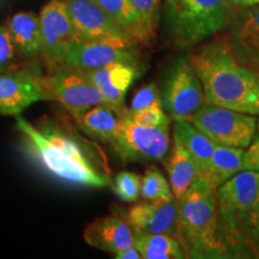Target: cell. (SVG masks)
Listing matches in <instances>:
<instances>
[{
	"label": "cell",
	"mask_w": 259,
	"mask_h": 259,
	"mask_svg": "<svg viewBox=\"0 0 259 259\" xmlns=\"http://www.w3.org/2000/svg\"><path fill=\"white\" fill-rule=\"evenodd\" d=\"M257 131H258V136H259V119H258V121H257Z\"/></svg>",
	"instance_id": "e575fe53"
},
{
	"label": "cell",
	"mask_w": 259,
	"mask_h": 259,
	"mask_svg": "<svg viewBox=\"0 0 259 259\" xmlns=\"http://www.w3.org/2000/svg\"><path fill=\"white\" fill-rule=\"evenodd\" d=\"M119 27L130 35L137 44L148 41L150 38L147 28L141 16L132 5L131 0H93Z\"/></svg>",
	"instance_id": "7402d4cb"
},
{
	"label": "cell",
	"mask_w": 259,
	"mask_h": 259,
	"mask_svg": "<svg viewBox=\"0 0 259 259\" xmlns=\"http://www.w3.org/2000/svg\"><path fill=\"white\" fill-rule=\"evenodd\" d=\"M6 24L16 53L23 58L42 56V32L38 15L34 12H18Z\"/></svg>",
	"instance_id": "d6986e66"
},
{
	"label": "cell",
	"mask_w": 259,
	"mask_h": 259,
	"mask_svg": "<svg viewBox=\"0 0 259 259\" xmlns=\"http://www.w3.org/2000/svg\"><path fill=\"white\" fill-rule=\"evenodd\" d=\"M130 120L139 126L145 127H161V126L169 125V116L162 108V102L154 103V105L145 107L143 109L130 113L127 112Z\"/></svg>",
	"instance_id": "4316f807"
},
{
	"label": "cell",
	"mask_w": 259,
	"mask_h": 259,
	"mask_svg": "<svg viewBox=\"0 0 259 259\" xmlns=\"http://www.w3.org/2000/svg\"><path fill=\"white\" fill-rule=\"evenodd\" d=\"M164 166L169 178V185L174 198L180 200L191 185L198 179V173L189 151L176 136L173 139V148L169 156L164 161Z\"/></svg>",
	"instance_id": "ffe728a7"
},
{
	"label": "cell",
	"mask_w": 259,
	"mask_h": 259,
	"mask_svg": "<svg viewBox=\"0 0 259 259\" xmlns=\"http://www.w3.org/2000/svg\"><path fill=\"white\" fill-rule=\"evenodd\" d=\"M135 246L143 259L186 258L179 240L171 235L136 234Z\"/></svg>",
	"instance_id": "cb8c5ba5"
},
{
	"label": "cell",
	"mask_w": 259,
	"mask_h": 259,
	"mask_svg": "<svg viewBox=\"0 0 259 259\" xmlns=\"http://www.w3.org/2000/svg\"><path fill=\"white\" fill-rule=\"evenodd\" d=\"M141 196L145 200L174 199L170 185L157 167L151 166L145 170L142 178Z\"/></svg>",
	"instance_id": "d4e9b609"
},
{
	"label": "cell",
	"mask_w": 259,
	"mask_h": 259,
	"mask_svg": "<svg viewBox=\"0 0 259 259\" xmlns=\"http://www.w3.org/2000/svg\"><path fill=\"white\" fill-rule=\"evenodd\" d=\"M150 36H153L160 19L161 0H131Z\"/></svg>",
	"instance_id": "83f0119b"
},
{
	"label": "cell",
	"mask_w": 259,
	"mask_h": 259,
	"mask_svg": "<svg viewBox=\"0 0 259 259\" xmlns=\"http://www.w3.org/2000/svg\"><path fill=\"white\" fill-rule=\"evenodd\" d=\"M38 17L42 32V57L51 67L63 64L69 52L79 42L64 0H48Z\"/></svg>",
	"instance_id": "30bf717a"
},
{
	"label": "cell",
	"mask_w": 259,
	"mask_h": 259,
	"mask_svg": "<svg viewBox=\"0 0 259 259\" xmlns=\"http://www.w3.org/2000/svg\"><path fill=\"white\" fill-rule=\"evenodd\" d=\"M126 111H118L106 102L92 107L73 120L77 127L83 132L87 137L96 142L108 143L114 137L116 130L120 124L122 115Z\"/></svg>",
	"instance_id": "ac0fdd59"
},
{
	"label": "cell",
	"mask_w": 259,
	"mask_h": 259,
	"mask_svg": "<svg viewBox=\"0 0 259 259\" xmlns=\"http://www.w3.org/2000/svg\"><path fill=\"white\" fill-rule=\"evenodd\" d=\"M25 150L47 173L71 185L103 189L112 185L106 155L63 116H44L36 124L16 115Z\"/></svg>",
	"instance_id": "6da1fadb"
},
{
	"label": "cell",
	"mask_w": 259,
	"mask_h": 259,
	"mask_svg": "<svg viewBox=\"0 0 259 259\" xmlns=\"http://www.w3.org/2000/svg\"><path fill=\"white\" fill-rule=\"evenodd\" d=\"M16 50L12 44L8 24L0 25V74L16 67Z\"/></svg>",
	"instance_id": "f1b7e54d"
},
{
	"label": "cell",
	"mask_w": 259,
	"mask_h": 259,
	"mask_svg": "<svg viewBox=\"0 0 259 259\" xmlns=\"http://www.w3.org/2000/svg\"><path fill=\"white\" fill-rule=\"evenodd\" d=\"M187 58L202 82L206 102L259 114V77L236 60L226 38L203 45Z\"/></svg>",
	"instance_id": "7a4b0ae2"
},
{
	"label": "cell",
	"mask_w": 259,
	"mask_h": 259,
	"mask_svg": "<svg viewBox=\"0 0 259 259\" xmlns=\"http://www.w3.org/2000/svg\"><path fill=\"white\" fill-rule=\"evenodd\" d=\"M114 257L116 259H141L142 255L139 253V251L136 248V246L134 245L132 247L126 248V250H122L118 253L114 254Z\"/></svg>",
	"instance_id": "d6a6232c"
},
{
	"label": "cell",
	"mask_w": 259,
	"mask_h": 259,
	"mask_svg": "<svg viewBox=\"0 0 259 259\" xmlns=\"http://www.w3.org/2000/svg\"><path fill=\"white\" fill-rule=\"evenodd\" d=\"M258 192L259 171L247 169L218 187L219 235L227 258H248V222Z\"/></svg>",
	"instance_id": "5b68a950"
},
{
	"label": "cell",
	"mask_w": 259,
	"mask_h": 259,
	"mask_svg": "<svg viewBox=\"0 0 259 259\" xmlns=\"http://www.w3.org/2000/svg\"><path fill=\"white\" fill-rule=\"evenodd\" d=\"M135 234H167L176 236L179 226V202L174 199L145 200L125 215Z\"/></svg>",
	"instance_id": "5bb4252c"
},
{
	"label": "cell",
	"mask_w": 259,
	"mask_h": 259,
	"mask_svg": "<svg viewBox=\"0 0 259 259\" xmlns=\"http://www.w3.org/2000/svg\"><path fill=\"white\" fill-rule=\"evenodd\" d=\"M245 150L241 148L215 144L205 179L219 187L239 171L244 170Z\"/></svg>",
	"instance_id": "603a6c76"
},
{
	"label": "cell",
	"mask_w": 259,
	"mask_h": 259,
	"mask_svg": "<svg viewBox=\"0 0 259 259\" xmlns=\"http://www.w3.org/2000/svg\"><path fill=\"white\" fill-rule=\"evenodd\" d=\"M244 169L259 171V136L252 141L244 155Z\"/></svg>",
	"instance_id": "1f68e13d"
},
{
	"label": "cell",
	"mask_w": 259,
	"mask_h": 259,
	"mask_svg": "<svg viewBox=\"0 0 259 259\" xmlns=\"http://www.w3.org/2000/svg\"><path fill=\"white\" fill-rule=\"evenodd\" d=\"M162 102L161 100V93L158 90L157 85L154 83L145 84V85L141 87L135 94L134 99L131 101V106L127 109V112L132 113L139 109H143L145 107H149L154 103Z\"/></svg>",
	"instance_id": "f546056e"
},
{
	"label": "cell",
	"mask_w": 259,
	"mask_h": 259,
	"mask_svg": "<svg viewBox=\"0 0 259 259\" xmlns=\"http://www.w3.org/2000/svg\"><path fill=\"white\" fill-rule=\"evenodd\" d=\"M45 79L52 101L60 103L73 119L92 107L106 102L84 70L67 64H58L51 67V73L45 76Z\"/></svg>",
	"instance_id": "52a82bcc"
},
{
	"label": "cell",
	"mask_w": 259,
	"mask_h": 259,
	"mask_svg": "<svg viewBox=\"0 0 259 259\" xmlns=\"http://www.w3.org/2000/svg\"><path fill=\"white\" fill-rule=\"evenodd\" d=\"M235 10L232 0H166L167 34L177 47L190 50L231 27Z\"/></svg>",
	"instance_id": "277c9868"
},
{
	"label": "cell",
	"mask_w": 259,
	"mask_h": 259,
	"mask_svg": "<svg viewBox=\"0 0 259 259\" xmlns=\"http://www.w3.org/2000/svg\"><path fill=\"white\" fill-rule=\"evenodd\" d=\"M142 71V66L137 65L114 63L87 72L92 82L105 97L107 105L118 111H124L126 93L128 92L132 83L141 76Z\"/></svg>",
	"instance_id": "e0dca14e"
},
{
	"label": "cell",
	"mask_w": 259,
	"mask_h": 259,
	"mask_svg": "<svg viewBox=\"0 0 259 259\" xmlns=\"http://www.w3.org/2000/svg\"><path fill=\"white\" fill-rule=\"evenodd\" d=\"M135 235L125 216L108 215L89 223L83 238L92 247L116 254L135 245Z\"/></svg>",
	"instance_id": "2e32d148"
},
{
	"label": "cell",
	"mask_w": 259,
	"mask_h": 259,
	"mask_svg": "<svg viewBox=\"0 0 259 259\" xmlns=\"http://www.w3.org/2000/svg\"><path fill=\"white\" fill-rule=\"evenodd\" d=\"M109 145L125 163L161 161L169 151V125L139 126L130 120L126 109Z\"/></svg>",
	"instance_id": "ba28073f"
},
{
	"label": "cell",
	"mask_w": 259,
	"mask_h": 259,
	"mask_svg": "<svg viewBox=\"0 0 259 259\" xmlns=\"http://www.w3.org/2000/svg\"><path fill=\"white\" fill-rule=\"evenodd\" d=\"M178 202L177 239L186 258H227L219 235L218 187L199 178Z\"/></svg>",
	"instance_id": "3957f363"
},
{
	"label": "cell",
	"mask_w": 259,
	"mask_h": 259,
	"mask_svg": "<svg viewBox=\"0 0 259 259\" xmlns=\"http://www.w3.org/2000/svg\"><path fill=\"white\" fill-rule=\"evenodd\" d=\"M191 122L213 143L227 147L248 148L257 132L254 115L208 102L200 107Z\"/></svg>",
	"instance_id": "8992f818"
},
{
	"label": "cell",
	"mask_w": 259,
	"mask_h": 259,
	"mask_svg": "<svg viewBox=\"0 0 259 259\" xmlns=\"http://www.w3.org/2000/svg\"><path fill=\"white\" fill-rule=\"evenodd\" d=\"M138 44L124 41H79L69 52L63 64L80 70H96L114 63L142 66Z\"/></svg>",
	"instance_id": "7c38bea8"
},
{
	"label": "cell",
	"mask_w": 259,
	"mask_h": 259,
	"mask_svg": "<svg viewBox=\"0 0 259 259\" xmlns=\"http://www.w3.org/2000/svg\"><path fill=\"white\" fill-rule=\"evenodd\" d=\"M41 101H52L45 76L35 69L8 71L0 74V114L19 115Z\"/></svg>",
	"instance_id": "8fae6325"
},
{
	"label": "cell",
	"mask_w": 259,
	"mask_h": 259,
	"mask_svg": "<svg viewBox=\"0 0 259 259\" xmlns=\"http://www.w3.org/2000/svg\"><path fill=\"white\" fill-rule=\"evenodd\" d=\"M232 2L236 8H242V9L251 8V6L259 4V0H232Z\"/></svg>",
	"instance_id": "836d02e7"
},
{
	"label": "cell",
	"mask_w": 259,
	"mask_h": 259,
	"mask_svg": "<svg viewBox=\"0 0 259 259\" xmlns=\"http://www.w3.org/2000/svg\"><path fill=\"white\" fill-rule=\"evenodd\" d=\"M174 136L180 139L181 143L189 151L197 167L198 179H205L210 161L215 149V143L206 137L191 121L178 120L174 124Z\"/></svg>",
	"instance_id": "44dd1931"
},
{
	"label": "cell",
	"mask_w": 259,
	"mask_h": 259,
	"mask_svg": "<svg viewBox=\"0 0 259 259\" xmlns=\"http://www.w3.org/2000/svg\"><path fill=\"white\" fill-rule=\"evenodd\" d=\"M111 186L119 199L122 202L134 203L141 196L142 178L134 171L122 170L114 177Z\"/></svg>",
	"instance_id": "484cf974"
},
{
	"label": "cell",
	"mask_w": 259,
	"mask_h": 259,
	"mask_svg": "<svg viewBox=\"0 0 259 259\" xmlns=\"http://www.w3.org/2000/svg\"><path fill=\"white\" fill-rule=\"evenodd\" d=\"M162 106L174 121H191L205 103L202 82L189 58H180L171 65L161 93Z\"/></svg>",
	"instance_id": "9c48e42d"
},
{
	"label": "cell",
	"mask_w": 259,
	"mask_h": 259,
	"mask_svg": "<svg viewBox=\"0 0 259 259\" xmlns=\"http://www.w3.org/2000/svg\"><path fill=\"white\" fill-rule=\"evenodd\" d=\"M247 250L248 258H259V192L248 222Z\"/></svg>",
	"instance_id": "4dcf8cb0"
},
{
	"label": "cell",
	"mask_w": 259,
	"mask_h": 259,
	"mask_svg": "<svg viewBox=\"0 0 259 259\" xmlns=\"http://www.w3.org/2000/svg\"><path fill=\"white\" fill-rule=\"evenodd\" d=\"M226 40L236 60L259 77V4L235 15Z\"/></svg>",
	"instance_id": "9a60e30c"
},
{
	"label": "cell",
	"mask_w": 259,
	"mask_h": 259,
	"mask_svg": "<svg viewBox=\"0 0 259 259\" xmlns=\"http://www.w3.org/2000/svg\"><path fill=\"white\" fill-rule=\"evenodd\" d=\"M64 4L79 41H124L137 44L93 0H64Z\"/></svg>",
	"instance_id": "4fadbf2b"
}]
</instances>
